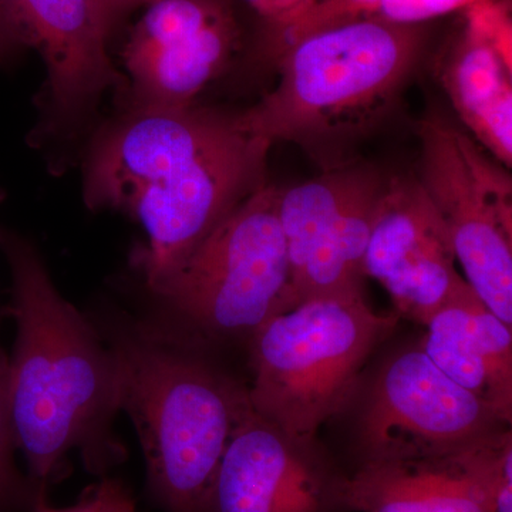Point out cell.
<instances>
[{
	"label": "cell",
	"instance_id": "obj_1",
	"mask_svg": "<svg viewBox=\"0 0 512 512\" xmlns=\"http://www.w3.org/2000/svg\"><path fill=\"white\" fill-rule=\"evenodd\" d=\"M239 114L128 109L94 140L84 201L141 224L134 264L148 289L173 274L222 218L265 184L271 148Z\"/></svg>",
	"mask_w": 512,
	"mask_h": 512
},
{
	"label": "cell",
	"instance_id": "obj_2",
	"mask_svg": "<svg viewBox=\"0 0 512 512\" xmlns=\"http://www.w3.org/2000/svg\"><path fill=\"white\" fill-rule=\"evenodd\" d=\"M0 252L12 278L6 312L16 323L8 363L13 436L30 483L46 498L69 451L79 450L93 473L123 457L111 434L120 412L119 365L92 322L57 291L29 239L0 227Z\"/></svg>",
	"mask_w": 512,
	"mask_h": 512
},
{
	"label": "cell",
	"instance_id": "obj_3",
	"mask_svg": "<svg viewBox=\"0 0 512 512\" xmlns=\"http://www.w3.org/2000/svg\"><path fill=\"white\" fill-rule=\"evenodd\" d=\"M109 340L120 410L140 439L151 494L167 512L204 511L228 441L251 410L247 387L156 323H120Z\"/></svg>",
	"mask_w": 512,
	"mask_h": 512
},
{
	"label": "cell",
	"instance_id": "obj_4",
	"mask_svg": "<svg viewBox=\"0 0 512 512\" xmlns=\"http://www.w3.org/2000/svg\"><path fill=\"white\" fill-rule=\"evenodd\" d=\"M424 25L360 19L306 33L271 56L279 82L239 113L254 136L336 156L382 123L412 76Z\"/></svg>",
	"mask_w": 512,
	"mask_h": 512
},
{
	"label": "cell",
	"instance_id": "obj_5",
	"mask_svg": "<svg viewBox=\"0 0 512 512\" xmlns=\"http://www.w3.org/2000/svg\"><path fill=\"white\" fill-rule=\"evenodd\" d=\"M397 316L380 315L360 289L305 299L266 320L249 342V406L289 439L312 444L355 399L367 360Z\"/></svg>",
	"mask_w": 512,
	"mask_h": 512
},
{
	"label": "cell",
	"instance_id": "obj_6",
	"mask_svg": "<svg viewBox=\"0 0 512 512\" xmlns=\"http://www.w3.org/2000/svg\"><path fill=\"white\" fill-rule=\"evenodd\" d=\"M281 188L262 184L225 215L183 264L150 292L198 345L251 339L288 309L289 261L278 217Z\"/></svg>",
	"mask_w": 512,
	"mask_h": 512
},
{
	"label": "cell",
	"instance_id": "obj_7",
	"mask_svg": "<svg viewBox=\"0 0 512 512\" xmlns=\"http://www.w3.org/2000/svg\"><path fill=\"white\" fill-rule=\"evenodd\" d=\"M417 180L446 221L467 284L512 328V181L473 137L439 116L417 130Z\"/></svg>",
	"mask_w": 512,
	"mask_h": 512
},
{
	"label": "cell",
	"instance_id": "obj_8",
	"mask_svg": "<svg viewBox=\"0 0 512 512\" xmlns=\"http://www.w3.org/2000/svg\"><path fill=\"white\" fill-rule=\"evenodd\" d=\"M507 426L417 346L389 357L373 377L355 440L360 463L410 460L456 453Z\"/></svg>",
	"mask_w": 512,
	"mask_h": 512
},
{
	"label": "cell",
	"instance_id": "obj_9",
	"mask_svg": "<svg viewBox=\"0 0 512 512\" xmlns=\"http://www.w3.org/2000/svg\"><path fill=\"white\" fill-rule=\"evenodd\" d=\"M387 180L379 170L342 164L281 188L278 217L291 272L288 309L313 296L360 289Z\"/></svg>",
	"mask_w": 512,
	"mask_h": 512
},
{
	"label": "cell",
	"instance_id": "obj_10",
	"mask_svg": "<svg viewBox=\"0 0 512 512\" xmlns=\"http://www.w3.org/2000/svg\"><path fill=\"white\" fill-rule=\"evenodd\" d=\"M123 59L130 109L194 106L241 47L232 0H148Z\"/></svg>",
	"mask_w": 512,
	"mask_h": 512
},
{
	"label": "cell",
	"instance_id": "obj_11",
	"mask_svg": "<svg viewBox=\"0 0 512 512\" xmlns=\"http://www.w3.org/2000/svg\"><path fill=\"white\" fill-rule=\"evenodd\" d=\"M456 252L446 221L416 177H390L363 271L386 289L397 312L420 325L458 291Z\"/></svg>",
	"mask_w": 512,
	"mask_h": 512
},
{
	"label": "cell",
	"instance_id": "obj_12",
	"mask_svg": "<svg viewBox=\"0 0 512 512\" xmlns=\"http://www.w3.org/2000/svg\"><path fill=\"white\" fill-rule=\"evenodd\" d=\"M26 45L45 59L49 74L47 128L82 119L101 94L126 84L107 53L111 25L100 0H6Z\"/></svg>",
	"mask_w": 512,
	"mask_h": 512
},
{
	"label": "cell",
	"instance_id": "obj_13",
	"mask_svg": "<svg viewBox=\"0 0 512 512\" xmlns=\"http://www.w3.org/2000/svg\"><path fill=\"white\" fill-rule=\"evenodd\" d=\"M330 487L312 444L289 439L251 409L228 441L202 512H322Z\"/></svg>",
	"mask_w": 512,
	"mask_h": 512
},
{
	"label": "cell",
	"instance_id": "obj_14",
	"mask_svg": "<svg viewBox=\"0 0 512 512\" xmlns=\"http://www.w3.org/2000/svg\"><path fill=\"white\" fill-rule=\"evenodd\" d=\"M444 92L470 136L505 168L512 165L510 2L464 10V25L437 63Z\"/></svg>",
	"mask_w": 512,
	"mask_h": 512
},
{
	"label": "cell",
	"instance_id": "obj_15",
	"mask_svg": "<svg viewBox=\"0 0 512 512\" xmlns=\"http://www.w3.org/2000/svg\"><path fill=\"white\" fill-rule=\"evenodd\" d=\"M420 348L444 375L512 420V328L461 285L426 323Z\"/></svg>",
	"mask_w": 512,
	"mask_h": 512
},
{
	"label": "cell",
	"instance_id": "obj_16",
	"mask_svg": "<svg viewBox=\"0 0 512 512\" xmlns=\"http://www.w3.org/2000/svg\"><path fill=\"white\" fill-rule=\"evenodd\" d=\"M330 503L355 512H488L460 450L360 463L349 477L332 481Z\"/></svg>",
	"mask_w": 512,
	"mask_h": 512
},
{
	"label": "cell",
	"instance_id": "obj_17",
	"mask_svg": "<svg viewBox=\"0 0 512 512\" xmlns=\"http://www.w3.org/2000/svg\"><path fill=\"white\" fill-rule=\"evenodd\" d=\"M481 2L488 0H318L302 18L278 30L275 39L279 46H285L306 33L360 19L402 26L424 25Z\"/></svg>",
	"mask_w": 512,
	"mask_h": 512
},
{
	"label": "cell",
	"instance_id": "obj_18",
	"mask_svg": "<svg viewBox=\"0 0 512 512\" xmlns=\"http://www.w3.org/2000/svg\"><path fill=\"white\" fill-rule=\"evenodd\" d=\"M460 457L483 493L488 512H512V434L495 431L461 448Z\"/></svg>",
	"mask_w": 512,
	"mask_h": 512
},
{
	"label": "cell",
	"instance_id": "obj_19",
	"mask_svg": "<svg viewBox=\"0 0 512 512\" xmlns=\"http://www.w3.org/2000/svg\"><path fill=\"white\" fill-rule=\"evenodd\" d=\"M8 363L9 356L0 348V512L33 511L46 498L37 493L16 464L18 447L10 419Z\"/></svg>",
	"mask_w": 512,
	"mask_h": 512
},
{
	"label": "cell",
	"instance_id": "obj_20",
	"mask_svg": "<svg viewBox=\"0 0 512 512\" xmlns=\"http://www.w3.org/2000/svg\"><path fill=\"white\" fill-rule=\"evenodd\" d=\"M264 20L265 32H275L302 18L318 0H245Z\"/></svg>",
	"mask_w": 512,
	"mask_h": 512
},
{
	"label": "cell",
	"instance_id": "obj_21",
	"mask_svg": "<svg viewBox=\"0 0 512 512\" xmlns=\"http://www.w3.org/2000/svg\"><path fill=\"white\" fill-rule=\"evenodd\" d=\"M93 488L92 512H138L133 497L120 481L104 478Z\"/></svg>",
	"mask_w": 512,
	"mask_h": 512
},
{
	"label": "cell",
	"instance_id": "obj_22",
	"mask_svg": "<svg viewBox=\"0 0 512 512\" xmlns=\"http://www.w3.org/2000/svg\"><path fill=\"white\" fill-rule=\"evenodd\" d=\"M22 30L13 18L6 0H0V63H5L25 46Z\"/></svg>",
	"mask_w": 512,
	"mask_h": 512
},
{
	"label": "cell",
	"instance_id": "obj_23",
	"mask_svg": "<svg viewBox=\"0 0 512 512\" xmlns=\"http://www.w3.org/2000/svg\"><path fill=\"white\" fill-rule=\"evenodd\" d=\"M148 0H100L101 6L106 10L111 25H116L117 20L121 16L127 15L128 12L140 6L146 5Z\"/></svg>",
	"mask_w": 512,
	"mask_h": 512
},
{
	"label": "cell",
	"instance_id": "obj_24",
	"mask_svg": "<svg viewBox=\"0 0 512 512\" xmlns=\"http://www.w3.org/2000/svg\"><path fill=\"white\" fill-rule=\"evenodd\" d=\"M93 504L94 488L87 491V493L83 495L82 500L77 501L76 504L70 505V507L53 508L49 507L45 501V503H40L37 505L35 510L32 512H92Z\"/></svg>",
	"mask_w": 512,
	"mask_h": 512
},
{
	"label": "cell",
	"instance_id": "obj_25",
	"mask_svg": "<svg viewBox=\"0 0 512 512\" xmlns=\"http://www.w3.org/2000/svg\"><path fill=\"white\" fill-rule=\"evenodd\" d=\"M6 192L3 190H0V204H2L3 200H5ZM0 318H2V312H0Z\"/></svg>",
	"mask_w": 512,
	"mask_h": 512
}]
</instances>
